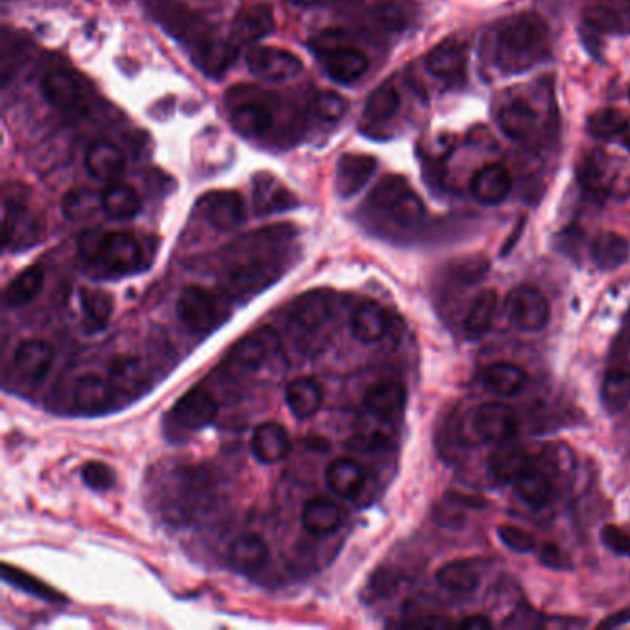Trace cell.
Segmentation results:
<instances>
[{
  "label": "cell",
  "instance_id": "cell-1",
  "mask_svg": "<svg viewBox=\"0 0 630 630\" xmlns=\"http://www.w3.org/2000/svg\"><path fill=\"white\" fill-rule=\"evenodd\" d=\"M80 254L87 263L111 274H130L143 261V248L130 231H85Z\"/></svg>",
  "mask_w": 630,
  "mask_h": 630
},
{
  "label": "cell",
  "instance_id": "cell-2",
  "mask_svg": "<svg viewBox=\"0 0 630 630\" xmlns=\"http://www.w3.org/2000/svg\"><path fill=\"white\" fill-rule=\"evenodd\" d=\"M547 28L538 17H512L497 39V60L505 69H523L540 58L546 49Z\"/></svg>",
  "mask_w": 630,
  "mask_h": 630
},
{
  "label": "cell",
  "instance_id": "cell-3",
  "mask_svg": "<svg viewBox=\"0 0 630 630\" xmlns=\"http://www.w3.org/2000/svg\"><path fill=\"white\" fill-rule=\"evenodd\" d=\"M178 316L194 333H211L226 322L230 305L222 292L187 287L178 298Z\"/></svg>",
  "mask_w": 630,
  "mask_h": 630
},
{
  "label": "cell",
  "instance_id": "cell-4",
  "mask_svg": "<svg viewBox=\"0 0 630 630\" xmlns=\"http://www.w3.org/2000/svg\"><path fill=\"white\" fill-rule=\"evenodd\" d=\"M372 202L387 211L401 228H414L425 217L424 202L401 178H388L374 191Z\"/></svg>",
  "mask_w": 630,
  "mask_h": 630
},
{
  "label": "cell",
  "instance_id": "cell-5",
  "mask_svg": "<svg viewBox=\"0 0 630 630\" xmlns=\"http://www.w3.org/2000/svg\"><path fill=\"white\" fill-rule=\"evenodd\" d=\"M279 265L261 255L246 257L243 263H235L226 276V292L231 298L250 296L268 287L279 278Z\"/></svg>",
  "mask_w": 630,
  "mask_h": 630
},
{
  "label": "cell",
  "instance_id": "cell-6",
  "mask_svg": "<svg viewBox=\"0 0 630 630\" xmlns=\"http://www.w3.org/2000/svg\"><path fill=\"white\" fill-rule=\"evenodd\" d=\"M219 414V403L206 388L196 387L183 394L170 411V422L182 431H200L213 424Z\"/></svg>",
  "mask_w": 630,
  "mask_h": 630
},
{
  "label": "cell",
  "instance_id": "cell-7",
  "mask_svg": "<svg viewBox=\"0 0 630 630\" xmlns=\"http://www.w3.org/2000/svg\"><path fill=\"white\" fill-rule=\"evenodd\" d=\"M248 69L268 82H283L300 76L302 60L289 50L276 47H255L246 54Z\"/></svg>",
  "mask_w": 630,
  "mask_h": 630
},
{
  "label": "cell",
  "instance_id": "cell-8",
  "mask_svg": "<svg viewBox=\"0 0 630 630\" xmlns=\"http://www.w3.org/2000/svg\"><path fill=\"white\" fill-rule=\"evenodd\" d=\"M510 320L523 331H540L549 322V302L542 292L531 285H520L510 291L507 300Z\"/></svg>",
  "mask_w": 630,
  "mask_h": 630
},
{
  "label": "cell",
  "instance_id": "cell-9",
  "mask_svg": "<svg viewBox=\"0 0 630 630\" xmlns=\"http://www.w3.org/2000/svg\"><path fill=\"white\" fill-rule=\"evenodd\" d=\"M278 348V331L270 326H263L239 340L231 348L228 361L233 368L250 372V370H257L261 364L268 361L274 353L278 352Z\"/></svg>",
  "mask_w": 630,
  "mask_h": 630
},
{
  "label": "cell",
  "instance_id": "cell-10",
  "mask_svg": "<svg viewBox=\"0 0 630 630\" xmlns=\"http://www.w3.org/2000/svg\"><path fill=\"white\" fill-rule=\"evenodd\" d=\"M41 91L56 110L67 115H80L87 110V91L84 84L67 71H50L41 82Z\"/></svg>",
  "mask_w": 630,
  "mask_h": 630
},
{
  "label": "cell",
  "instance_id": "cell-11",
  "mask_svg": "<svg viewBox=\"0 0 630 630\" xmlns=\"http://www.w3.org/2000/svg\"><path fill=\"white\" fill-rule=\"evenodd\" d=\"M473 427L477 435L485 438L486 442L503 444L510 437H514L518 429V416L509 405L485 403L475 412Z\"/></svg>",
  "mask_w": 630,
  "mask_h": 630
},
{
  "label": "cell",
  "instance_id": "cell-12",
  "mask_svg": "<svg viewBox=\"0 0 630 630\" xmlns=\"http://www.w3.org/2000/svg\"><path fill=\"white\" fill-rule=\"evenodd\" d=\"M200 207L207 222L217 230H233L239 224H243L246 217L243 196L231 191L206 194L200 202Z\"/></svg>",
  "mask_w": 630,
  "mask_h": 630
},
{
  "label": "cell",
  "instance_id": "cell-13",
  "mask_svg": "<svg viewBox=\"0 0 630 630\" xmlns=\"http://www.w3.org/2000/svg\"><path fill=\"white\" fill-rule=\"evenodd\" d=\"M52 363L54 348L41 339L23 340L13 355V366L17 374L30 383H37L47 376Z\"/></svg>",
  "mask_w": 630,
  "mask_h": 630
},
{
  "label": "cell",
  "instance_id": "cell-14",
  "mask_svg": "<svg viewBox=\"0 0 630 630\" xmlns=\"http://www.w3.org/2000/svg\"><path fill=\"white\" fill-rule=\"evenodd\" d=\"M331 316V298L326 291L305 292L291 311V328L298 333H315Z\"/></svg>",
  "mask_w": 630,
  "mask_h": 630
},
{
  "label": "cell",
  "instance_id": "cell-15",
  "mask_svg": "<svg viewBox=\"0 0 630 630\" xmlns=\"http://www.w3.org/2000/svg\"><path fill=\"white\" fill-rule=\"evenodd\" d=\"M117 392L106 377L87 374L76 379L73 387V403L78 411L100 412L110 409Z\"/></svg>",
  "mask_w": 630,
  "mask_h": 630
},
{
  "label": "cell",
  "instance_id": "cell-16",
  "mask_svg": "<svg viewBox=\"0 0 630 630\" xmlns=\"http://www.w3.org/2000/svg\"><path fill=\"white\" fill-rule=\"evenodd\" d=\"M252 453L263 464L283 461L291 451V437L287 429L278 422H265L257 425L252 437Z\"/></svg>",
  "mask_w": 630,
  "mask_h": 630
},
{
  "label": "cell",
  "instance_id": "cell-17",
  "mask_svg": "<svg viewBox=\"0 0 630 630\" xmlns=\"http://www.w3.org/2000/svg\"><path fill=\"white\" fill-rule=\"evenodd\" d=\"M276 26L272 8L257 4L239 13L231 25V41L241 47L267 37Z\"/></svg>",
  "mask_w": 630,
  "mask_h": 630
},
{
  "label": "cell",
  "instance_id": "cell-18",
  "mask_svg": "<svg viewBox=\"0 0 630 630\" xmlns=\"http://www.w3.org/2000/svg\"><path fill=\"white\" fill-rule=\"evenodd\" d=\"M124 167V152L110 141H97L85 152V169L98 182L115 180L117 176H121Z\"/></svg>",
  "mask_w": 630,
  "mask_h": 630
},
{
  "label": "cell",
  "instance_id": "cell-19",
  "mask_svg": "<svg viewBox=\"0 0 630 630\" xmlns=\"http://www.w3.org/2000/svg\"><path fill=\"white\" fill-rule=\"evenodd\" d=\"M39 237V222L26 207L6 202L4 204V246L23 248L34 244Z\"/></svg>",
  "mask_w": 630,
  "mask_h": 630
},
{
  "label": "cell",
  "instance_id": "cell-20",
  "mask_svg": "<svg viewBox=\"0 0 630 630\" xmlns=\"http://www.w3.org/2000/svg\"><path fill=\"white\" fill-rule=\"evenodd\" d=\"M510 187H512L510 172L501 163L486 165L472 180V194L475 200L486 206H496L503 202L510 193Z\"/></svg>",
  "mask_w": 630,
  "mask_h": 630
},
{
  "label": "cell",
  "instance_id": "cell-21",
  "mask_svg": "<svg viewBox=\"0 0 630 630\" xmlns=\"http://www.w3.org/2000/svg\"><path fill=\"white\" fill-rule=\"evenodd\" d=\"M377 161L363 154L342 156L337 167V191L340 196L350 198L359 193L376 172Z\"/></svg>",
  "mask_w": 630,
  "mask_h": 630
},
{
  "label": "cell",
  "instance_id": "cell-22",
  "mask_svg": "<svg viewBox=\"0 0 630 630\" xmlns=\"http://www.w3.org/2000/svg\"><path fill=\"white\" fill-rule=\"evenodd\" d=\"M531 468V457L527 449L518 444L503 442L499 448L490 455L488 472L499 483H514L521 473Z\"/></svg>",
  "mask_w": 630,
  "mask_h": 630
},
{
  "label": "cell",
  "instance_id": "cell-23",
  "mask_svg": "<svg viewBox=\"0 0 630 630\" xmlns=\"http://www.w3.org/2000/svg\"><path fill=\"white\" fill-rule=\"evenodd\" d=\"M368 67H370L368 56L353 47L333 49L326 58V71L331 80L339 84H353L368 71Z\"/></svg>",
  "mask_w": 630,
  "mask_h": 630
},
{
  "label": "cell",
  "instance_id": "cell-24",
  "mask_svg": "<svg viewBox=\"0 0 630 630\" xmlns=\"http://www.w3.org/2000/svg\"><path fill=\"white\" fill-rule=\"evenodd\" d=\"M228 558L231 568L239 573L259 570L268 560L267 542L259 534H243L231 542Z\"/></svg>",
  "mask_w": 630,
  "mask_h": 630
},
{
  "label": "cell",
  "instance_id": "cell-25",
  "mask_svg": "<svg viewBox=\"0 0 630 630\" xmlns=\"http://www.w3.org/2000/svg\"><path fill=\"white\" fill-rule=\"evenodd\" d=\"M274 111L265 102H244L231 113V124L244 137H263L274 128Z\"/></svg>",
  "mask_w": 630,
  "mask_h": 630
},
{
  "label": "cell",
  "instance_id": "cell-26",
  "mask_svg": "<svg viewBox=\"0 0 630 630\" xmlns=\"http://www.w3.org/2000/svg\"><path fill=\"white\" fill-rule=\"evenodd\" d=\"M303 527L315 536H328L339 529L342 512L339 505L326 497H315L307 501L302 514Z\"/></svg>",
  "mask_w": 630,
  "mask_h": 630
},
{
  "label": "cell",
  "instance_id": "cell-27",
  "mask_svg": "<svg viewBox=\"0 0 630 630\" xmlns=\"http://www.w3.org/2000/svg\"><path fill=\"white\" fill-rule=\"evenodd\" d=\"M407 400V390L398 381H381L370 388L364 396L366 411L376 412L385 418L398 416Z\"/></svg>",
  "mask_w": 630,
  "mask_h": 630
},
{
  "label": "cell",
  "instance_id": "cell-28",
  "mask_svg": "<svg viewBox=\"0 0 630 630\" xmlns=\"http://www.w3.org/2000/svg\"><path fill=\"white\" fill-rule=\"evenodd\" d=\"M497 311V294L492 289L481 291L473 298L472 305L468 309V315L464 318V335L466 339L479 340L494 324V316Z\"/></svg>",
  "mask_w": 630,
  "mask_h": 630
},
{
  "label": "cell",
  "instance_id": "cell-29",
  "mask_svg": "<svg viewBox=\"0 0 630 630\" xmlns=\"http://www.w3.org/2000/svg\"><path fill=\"white\" fill-rule=\"evenodd\" d=\"M536 121L538 117L533 108L525 104L523 100H512L497 111V124L501 132L518 141H525L529 135L533 134Z\"/></svg>",
  "mask_w": 630,
  "mask_h": 630
},
{
  "label": "cell",
  "instance_id": "cell-30",
  "mask_svg": "<svg viewBox=\"0 0 630 630\" xmlns=\"http://www.w3.org/2000/svg\"><path fill=\"white\" fill-rule=\"evenodd\" d=\"M388 329V316L385 309L376 302H364L353 311V335L366 344L383 339Z\"/></svg>",
  "mask_w": 630,
  "mask_h": 630
},
{
  "label": "cell",
  "instance_id": "cell-31",
  "mask_svg": "<svg viewBox=\"0 0 630 630\" xmlns=\"http://www.w3.org/2000/svg\"><path fill=\"white\" fill-rule=\"evenodd\" d=\"M326 479L337 496L350 499L363 490L366 475L361 464L352 459H337L329 464Z\"/></svg>",
  "mask_w": 630,
  "mask_h": 630
},
{
  "label": "cell",
  "instance_id": "cell-32",
  "mask_svg": "<svg viewBox=\"0 0 630 630\" xmlns=\"http://www.w3.org/2000/svg\"><path fill=\"white\" fill-rule=\"evenodd\" d=\"M287 405L292 414L300 420L315 416L322 405V388L311 377H302L292 381L285 392Z\"/></svg>",
  "mask_w": 630,
  "mask_h": 630
},
{
  "label": "cell",
  "instance_id": "cell-33",
  "mask_svg": "<svg viewBox=\"0 0 630 630\" xmlns=\"http://www.w3.org/2000/svg\"><path fill=\"white\" fill-rule=\"evenodd\" d=\"M255 207L261 215L287 211L296 206V198L283 183L272 176H261L255 180Z\"/></svg>",
  "mask_w": 630,
  "mask_h": 630
},
{
  "label": "cell",
  "instance_id": "cell-34",
  "mask_svg": "<svg viewBox=\"0 0 630 630\" xmlns=\"http://www.w3.org/2000/svg\"><path fill=\"white\" fill-rule=\"evenodd\" d=\"M102 196V211L113 220H130L141 211V198L130 185L115 183L110 185Z\"/></svg>",
  "mask_w": 630,
  "mask_h": 630
},
{
  "label": "cell",
  "instance_id": "cell-35",
  "mask_svg": "<svg viewBox=\"0 0 630 630\" xmlns=\"http://www.w3.org/2000/svg\"><path fill=\"white\" fill-rule=\"evenodd\" d=\"M590 254L595 267L601 270H614L629 259L630 246L627 239L618 233H603L592 243Z\"/></svg>",
  "mask_w": 630,
  "mask_h": 630
},
{
  "label": "cell",
  "instance_id": "cell-36",
  "mask_svg": "<svg viewBox=\"0 0 630 630\" xmlns=\"http://www.w3.org/2000/svg\"><path fill=\"white\" fill-rule=\"evenodd\" d=\"M392 437H394L392 420L379 416L376 412L366 411L357 424L353 442L364 449H376L387 446Z\"/></svg>",
  "mask_w": 630,
  "mask_h": 630
},
{
  "label": "cell",
  "instance_id": "cell-37",
  "mask_svg": "<svg viewBox=\"0 0 630 630\" xmlns=\"http://www.w3.org/2000/svg\"><path fill=\"white\" fill-rule=\"evenodd\" d=\"M466 65V56L461 45L444 43L431 50L425 58L427 71L438 78H457L461 76Z\"/></svg>",
  "mask_w": 630,
  "mask_h": 630
},
{
  "label": "cell",
  "instance_id": "cell-38",
  "mask_svg": "<svg viewBox=\"0 0 630 630\" xmlns=\"http://www.w3.org/2000/svg\"><path fill=\"white\" fill-rule=\"evenodd\" d=\"M108 379H110L117 394L132 396V394H137L145 388L148 374H146L145 364L141 363L139 359L126 357V359H119L117 363L111 366Z\"/></svg>",
  "mask_w": 630,
  "mask_h": 630
},
{
  "label": "cell",
  "instance_id": "cell-39",
  "mask_svg": "<svg viewBox=\"0 0 630 630\" xmlns=\"http://www.w3.org/2000/svg\"><path fill=\"white\" fill-rule=\"evenodd\" d=\"M486 387L501 396H516L527 385V374L512 363H494L483 374Z\"/></svg>",
  "mask_w": 630,
  "mask_h": 630
},
{
  "label": "cell",
  "instance_id": "cell-40",
  "mask_svg": "<svg viewBox=\"0 0 630 630\" xmlns=\"http://www.w3.org/2000/svg\"><path fill=\"white\" fill-rule=\"evenodd\" d=\"M45 272L41 267H30L23 270L4 291V305L8 307H23L32 302L43 289Z\"/></svg>",
  "mask_w": 630,
  "mask_h": 630
},
{
  "label": "cell",
  "instance_id": "cell-41",
  "mask_svg": "<svg viewBox=\"0 0 630 630\" xmlns=\"http://www.w3.org/2000/svg\"><path fill=\"white\" fill-rule=\"evenodd\" d=\"M516 492L533 509H542L553 499V485L546 473L534 470L533 466L514 481Z\"/></svg>",
  "mask_w": 630,
  "mask_h": 630
},
{
  "label": "cell",
  "instance_id": "cell-42",
  "mask_svg": "<svg viewBox=\"0 0 630 630\" xmlns=\"http://www.w3.org/2000/svg\"><path fill=\"white\" fill-rule=\"evenodd\" d=\"M80 307L89 331L106 328L113 313V298L102 289H80Z\"/></svg>",
  "mask_w": 630,
  "mask_h": 630
},
{
  "label": "cell",
  "instance_id": "cell-43",
  "mask_svg": "<svg viewBox=\"0 0 630 630\" xmlns=\"http://www.w3.org/2000/svg\"><path fill=\"white\" fill-rule=\"evenodd\" d=\"M438 584L453 594H472L479 586V575L464 560L444 564L437 573Z\"/></svg>",
  "mask_w": 630,
  "mask_h": 630
},
{
  "label": "cell",
  "instance_id": "cell-44",
  "mask_svg": "<svg viewBox=\"0 0 630 630\" xmlns=\"http://www.w3.org/2000/svg\"><path fill=\"white\" fill-rule=\"evenodd\" d=\"M196 49V61L200 63V67L209 74L224 73L235 60V49L237 45L230 41H215V39H206L204 43H200Z\"/></svg>",
  "mask_w": 630,
  "mask_h": 630
},
{
  "label": "cell",
  "instance_id": "cell-45",
  "mask_svg": "<svg viewBox=\"0 0 630 630\" xmlns=\"http://www.w3.org/2000/svg\"><path fill=\"white\" fill-rule=\"evenodd\" d=\"M601 401L608 412L623 411L630 403V374L614 370L606 374L601 387Z\"/></svg>",
  "mask_w": 630,
  "mask_h": 630
},
{
  "label": "cell",
  "instance_id": "cell-46",
  "mask_svg": "<svg viewBox=\"0 0 630 630\" xmlns=\"http://www.w3.org/2000/svg\"><path fill=\"white\" fill-rule=\"evenodd\" d=\"M400 108V93L392 85H381L366 100L364 121L383 122Z\"/></svg>",
  "mask_w": 630,
  "mask_h": 630
},
{
  "label": "cell",
  "instance_id": "cell-47",
  "mask_svg": "<svg viewBox=\"0 0 630 630\" xmlns=\"http://www.w3.org/2000/svg\"><path fill=\"white\" fill-rule=\"evenodd\" d=\"M627 128H629V117L619 110L595 111L586 122V132L599 139L616 137L627 132Z\"/></svg>",
  "mask_w": 630,
  "mask_h": 630
},
{
  "label": "cell",
  "instance_id": "cell-48",
  "mask_svg": "<svg viewBox=\"0 0 630 630\" xmlns=\"http://www.w3.org/2000/svg\"><path fill=\"white\" fill-rule=\"evenodd\" d=\"M63 213L69 220H84L95 215L98 207L102 209V196H97L87 189H74L63 198Z\"/></svg>",
  "mask_w": 630,
  "mask_h": 630
},
{
  "label": "cell",
  "instance_id": "cell-49",
  "mask_svg": "<svg viewBox=\"0 0 630 630\" xmlns=\"http://www.w3.org/2000/svg\"><path fill=\"white\" fill-rule=\"evenodd\" d=\"M2 573H4V579H6V581L12 582L13 586L25 590L28 594L41 597V599L50 601V603H58V599H61V595L58 594V592H54V590H50L47 584L37 581L34 577H28V575L21 570H12L10 566H4Z\"/></svg>",
  "mask_w": 630,
  "mask_h": 630
},
{
  "label": "cell",
  "instance_id": "cell-50",
  "mask_svg": "<svg viewBox=\"0 0 630 630\" xmlns=\"http://www.w3.org/2000/svg\"><path fill=\"white\" fill-rule=\"evenodd\" d=\"M376 15L377 21L385 28H390V30L405 28V26L409 25L412 17L409 4L401 2V0H390L387 4L379 6Z\"/></svg>",
  "mask_w": 630,
  "mask_h": 630
},
{
  "label": "cell",
  "instance_id": "cell-51",
  "mask_svg": "<svg viewBox=\"0 0 630 630\" xmlns=\"http://www.w3.org/2000/svg\"><path fill=\"white\" fill-rule=\"evenodd\" d=\"M313 110L324 121H340L348 111V102L346 98L340 97L339 93L328 91L316 95Z\"/></svg>",
  "mask_w": 630,
  "mask_h": 630
},
{
  "label": "cell",
  "instance_id": "cell-52",
  "mask_svg": "<svg viewBox=\"0 0 630 630\" xmlns=\"http://www.w3.org/2000/svg\"><path fill=\"white\" fill-rule=\"evenodd\" d=\"M82 477L85 485L97 492L110 490L111 486L115 485V473L104 462H87L82 470Z\"/></svg>",
  "mask_w": 630,
  "mask_h": 630
},
{
  "label": "cell",
  "instance_id": "cell-53",
  "mask_svg": "<svg viewBox=\"0 0 630 630\" xmlns=\"http://www.w3.org/2000/svg\"><path fill=\"white\" fill-rule=\"evenodd\" d=\"M497 536L503 542V546L509 547L514 553H529L536 546L533 536L516 525H501L497 529Z\"/></svg>",
  "mask_w": 630,
  "mask_h": 630
},
{
  "label": "cell",
  "instance_id": "cell-54",
  "mask_svg": "<svg viewBox=\"0 0 630 630\" xmlns=\"http://www.w3.org/2000/svg\"><path fill=\"white\" fill-rule=\"evenodd\" d=\"M601 538H603L605 546L612 549L614 553L630 557V534L623 531L618 525H612V523L605 525L601 531Z\"/></svg>",
  "mask_w": 630,
  "mask_h": 630
},
{
  "label": "cell",
  "instance_id": "cell-55",
  "mask_svg": "<svg viewBox=\"0 0 630 630\" xmlns=\"http://www.w3.org/2000/svg\"><path fill=\"white\" fill-rule=\"evenodd\" d=\"M459 627L466 630H488L494 627V623L486 618V616L473 614V616L462 619L461 623H459Z\"/></svg>",
  "mask_w": 630,
  "mask_h": 630
},
{
  "label": "cell",
  "instance_id": "cell-56",
  "mask_svg": "<svg viewBox=\"0 0 630 630\" xmlns=\"http://www.w3.org/2000/svg\"><path fill=\"white\" fill-rule=\"evenodd\" d=\"M542 560H544V564L551 566V568H562V566H564V564L560 562V560H562V555H560V551H558L555 546L544 547V551H542Z\"/></svg>",
  "mask_w": 630,
  "mask_h": 630
},
{
  "label": "cell",
  "instance_id": "cell-57",
  "mask_svg": "<svg viewBox=\"0 0 630 630\" xmlns=\"http://www.w3.org/2000/svg\"><path fill=\"white\" fill-rule=\"evenodd\" d=\"M289 2L296 4V6H313L318 0H289Z\"/></svg>",
  "mask_w": 630,
  "mask_h": 630
}]
</instances>
